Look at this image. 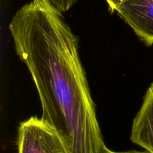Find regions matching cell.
Masks as SVG:
<instances>
[{
    "label": "cell",
    "mask_w": 153,
    "mask_h": 153,
    "mask_svg": "<svg viewBox=\"0 0 153 153\" xmlns=\"http://www.w3.org/2000/svg\"><path fill=\"white\" fill-rule=\"evenodd\" d=\"M102 153H149V152L145 151V152H137V151H128V152H113L109 150L108 148H105L103 150Z\"/></svg>",
    "instance_id": "7"
},
{
    "label": "cell",
    "mask_w": 153,
    "mask_h": 153,
    "mask_svg": "<svg viewBox=\"0 0 153 153\" xmlns=\"http://www.w3.org/2000/svg\"><path fill=\"white\" fill-rule=\"evenodd\" d=\"M131 140L146 151L153 153V82L148 88L141 108L134 120Z\"/></svg>",
    "instance_id": "4"
},
{
    "label": "cell",
    "mask_w": 153,
    "mask_h": 153,
    "mask_svg": "<svg viewBox=\"0 0 153 153\" xmlns=\"http://www.w3.org/2000/svg\"><path fill=\"white\" fill-rule=\"evenodd\" d=\"M109 6V10L111 12L116 11L117 8L122 3L127 0H105Z\"/></svg>",
    "instance_id": "6"
},
{
    "label": "cell",
    "mask_w": 153,
    "mask_h": 153,
    "mask_svg": "<svg viewBox=\"0 0 153 153\" xmlns=\"http://www.w3.org/2000/svg\"><path fill=\"white\" fill-rule=\"evenodd\" d=\"M9 28L38 92L42 119L56 130L69 153H102L106 146L78 40L61 12L46 0H33L16 12Z\"/></svg>",
    "instance_id": "1"
},
{
    "label": "cell",
    "mask_w": 153,
    "mask_h": 153,
    "mask_svg": "<svg viewBox=\"0 0 153 153\" xmlns=\"http://www.w3.org/2000/svg\"><path fill=\"white\" fill-rule=\"evenodd\" d=\"M116 11L142 40L153 44V0H127Z\"/></svg>",
    "instance_id": "3"
},
{
    "label": "cell",
    "mask_w": 153,
    "mask_h": 153,
    "mask_svg": "<svg viewBox=\"0 0 153 153\" xmlns=\"http://www.w3.org/2000/svg\"><path fill=\"white\" fill-rule=\"evenodd\" d=\"M59 11L64 12L68 10L77 0H46Z\"/></svg>",
    "instance_id": "5"
},
{
    "label": "cell",
    "mask_w": 153,
    "mask_h": 153,
    "mask_svg": "<svg viewBox=\"0 0 153 153\" xmlns=\"http://www.w3.org/2000/svg\"><path fill=\"white\" fill-rule=\"evenodd\" d=\"M18 153H69L56 130L37 117L21 123Z\"/></svg>",
    "instance_id": "2"
}]
</instances>
